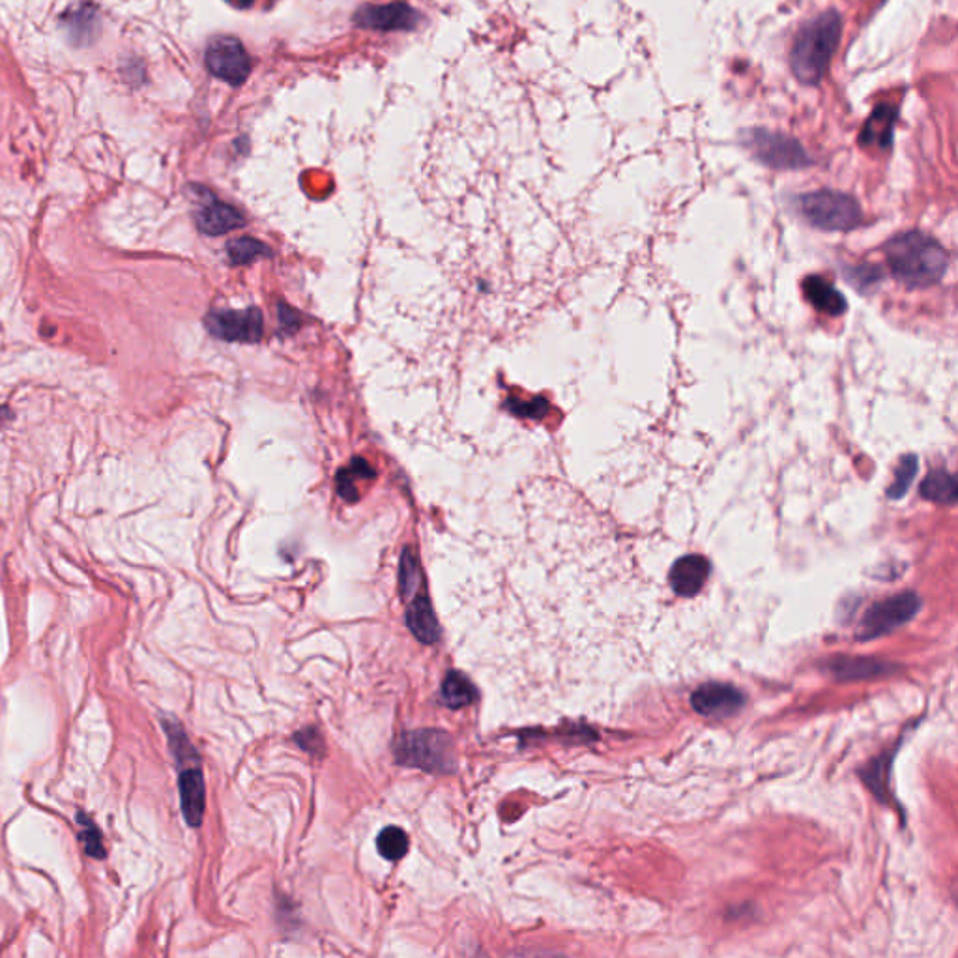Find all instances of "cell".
Wrapping results in <instances>:
<instances>
[{
	"mask_svg": "<svg viewBox=\"0 0 958 958\" xmlns=\"http://www.w3.org/2000/svg\"><path fill=\"white\" fill-rule=\"evenodd\" d=\"M919 491L925 500L951 506L957 502V479L947 470H932Z\"/></svg>",
	"mask_w": 958,
	"mask_h": 958,
	"instance_id": "2e32d148",
	"label": "cell"
},
{
	"mask_svg": "<svg viewBox=\"0 0 958 958\" xmlns=\"http://www.w3.org/2000/svg\"><path fill=\"white\" fill-rule=\"evenodd\" d=\"M77 824H79V841L83 842L85 852L94 859H103L105 857V846H103L100 828L85 813H77Z\"/></svg>",
	"mask_w": 958,
	"mask_h": 958,
	"instance_id": "d6986e66",
	"label": "cell"
},
{
	"mask_svg": "<svg viewBox=\"0 0 958 958\" xmlns=\"http://www.w3.org/2000/svg\"><path fill=\"white\" fill-rule=\"evenodd\" d=\"M444 741L446 738L438 732H416L405 738L399 756L401 760L427 770H446V764H451V753Z\"/></svg>",
	"mask_w": 958,
	"mask_h": 958,
	"instance_id": "8992f818",
	"label": "cell"
},
{
	"mask_svg": "<svg viewBox=\"0 0 958 958\" xmlns=\"http://www.w3.org/2000/svg\"><path fill=\"white\" fill-rule=\"evenodd\" d=\"M884 253L891 274L908 289H929L945 276L949 266L947 249L921 231L893 236Z\"/></svg>",
	"mask_w": 958,
	"mask_h": 958,
	"instance_id": "6da1fadb",
	"label": "cell"
},
{
	"mask_svg": "<svg viewBox=\"0 0 958 958\" xmlns=\"http://www.w3.org/2000/svg\"><path fill=\"white\" fill-rule=\"evenodd\" d=\"M478 698L474 685L466 680L463 674L451 672L442 685V700L450 708H463L472 704Z\"/></svg>",
	"mask_w": 958,
	"mask_h": 958,
	"instance_id": "ac0fdd59",
	"label": "cell"
},
{
	"mask_svg": "<svg viewBox=\"0 0 958 958\" xmlns=\"http://www.w3.org/2000/svg\"><path fill=\"white\" fill-rule=\"evenodd\" d=\"M244 216L229 204L210 199L197 214V227L204 234H225L244 227Z\"/></svg>",
	"mask_w": 958,
	"mask_h": 958,
	"instance_id": "4fadbf2b",
	"label": "cell"
},
{
	"mask_svg": "<svg viewBox=\"0 0 958 958\" xmlns=\"http://www.w3.org/2000/svg\"><path fill=\"white\" fill-rule=\"evenodd\" d=\"M897 115H899V111L893 105H880L878 109H874V113L865 122L863 131H861V139H859L861 145L876 146V148H882V150L891 145Z\"/></svg>",
	"mask_w": 958,
	"mask_h": 958,
	"instance_id": "9a60e30c",
	"label": "cell"
},
{
	"mask_svg": "<svg viewBox=\"0 0 958 958\" xmlns=\"http://www.w3.org/2000/svg\"><path fill=\"white\" fill-rule=\"evenodd\" d=\"M693 708L704 717L723 719L740 712L745 697L732 685L726 683H706L697 689L691 697Z\"/></svg>",
	"mask_w": 958,
	"mask_h": 958,
	"instance_id": "30bf717a",
	"label": "cell"
},
{
	"mask_svg": "<svg viewBox=\"0 0 958 958\" xmlns=\"http://www.w3.org/2000/svg\"><path fill=\"white\" fill-rule=\"evenodd\" d=\"M262 253H266L264 246L259 244L257 240H251V238L234 240L233 244L229 246V257L234 264L253 261L255 257H261Z\"/></svg>",
	"mask_w": 958,
	"mask_h": 958,
	"instance_id": "7402d4cb",
	"label": "cell"
},
{
	"mask_svg": "<svg viewBox=\"0 0 958 958\" xmlns=\"http://www.w3.org/2000/svg\"><path fill=\"white\" fill-rule=\"evenodd\" d=\"M712 566L702 554H687L674 562L668 573V582L678 597H695L708 582Z\"/></svg>",
	"mask_w": 958,
	"mask_h": 958,
	"instance_id": "8fae6325",
	"label": "cell"
},
{
	"mask_svg": "<svg viewBox=\"0 0 958 958\" xmlns=\"http://www.w3.org/2000/svg\"><path fill=\"white\" fill-rule=\"evenodd\" d=\"M919 609V599L912 594H902L891 597L884 603H878L865 616L863 622V639H874L882 633H887L899 625L906 624Z\"/></svg>",
	"mask_w": 958,
	"mask_h": 958,
	"instance_id": "52a82bcc",
	"label": "cell"
},
{
	"mask_svg": "<svg viewBox=\"0 0 958 958\" xmlns=\"http://www.w3.org/2000/svg\"><path fill=\"white\" fill-rule=\"evenodd\" d=\"M919 470V461L915 455H904L900 459L899 466H897V472H895V479L887 491V496L893 498V500H899L904 494L908 493L912 481H914L915 474Z\"/></svg>",
	"mask_w": 958,
	"mask_h": 958,
	"instance_id": "ffe728a7",
	"label": "cell"
},
{
	"mask_svg": "<svg viewBox=\"0 0 958 958\" xmlns=\"http://www.w3.org/2000/svg\"><path fill=\"white\" fill-rule=\"evenodd\" d=\"M803 292H805V298H807L818 311L826 313L829 317H839V315H842V313L846 311V307H848L846 298L829 283L828 279H824V277H807V279L803 281Z\"/></svg>",
	"mask_w": 958,
	"mask_h": 958,
	"instance_id": "5bb4252c",
	"label": "cell"
},
{
	"mask_svg": "<svg viewBox=\"0 0 958 958\" xmlns=\"http://www.w3.org/2000/svg\"><path fill=\"white\" fill-rule=\"evenodd\" d=\"M227 2H229V4H233L234 8H240V10L249 8V6L253 4V0H227Z\"/></svg>",
	"mask_w": 958,
	"mask_h": 958,
	"instance_id": "603a6c76",
	"label": "cell"
},
{
	"mask_svg": "<svg viewBox=\"0 0 958 958\" xmlns=\"http://www.w3.org/2000/svg\"><path fill=\"white\" fill-rule=\"evenodd\" d=\"M408 625L412 633L423 642H436L440 637L435 612L431 609L427 597H418L412 603V607L408 610Z\"/></svg>",
	"mask_w": 958,
	"mask_h": 958,
	"instance_id": "e0dca14e",
	"label": "cell"
},
{
	"mask_svg": "<svg viewBox=\"0 0 958 958\" xmlns=\"http://www.w3.org/2000/svg\"><path fill=\"white\" fill-rule=\"evenodd\" d=\"M799 210L816 229L835 233L852 231L863 219L856 199L833 189H818L801 195Z\"/></svg>",
	"mask_w": 958,
	"mask_h": 958,
	"instance_id": "3957f363",
	"label": "cell"
},
{
	"mask_svg": "<svg viewBox=\"0 0 958 958\" xmlns=\"http://www.w3.org/2000/svg\"><path fill=\"white\" fill-rule=\"evenodd\" d=\"M745 146L758 161L773 169H803L811 160L796 139L770 130H749L743 135Z\"/></svg>",
	"mask_w": 958,
	"mask_h": 958,
	"instance_id": "277c9868",
	"label": "cell"
},
{
	"mask_svg": "<svg viewBox=\"0 0 958 958\" xmlns=\"http://www.w3.org/2000/svg\"><path fill=\"white\" fill-rule=\"evenodd\" d=\"M208 330L227 341H257L262 335V315L259 309L216 311L206 319Z\"/></svg>",
	"mask_w": 958,
	"mask_h": 958,
	"instance_id": "ba28073f",
	"label": "cell"
},
{
	"mask_svg": "<svg viewBox=\"0 0 958 958\" xmlns=\"http://www.w3.org/2000/svg\"><path fill=\"white\" fill-rule=\"evenodd\" d=\"M354 21L363 29L382 30V32L412 30L416 29V25L420 23V14L405 2L369 4L356 12Z\"/></svg>",
	"mask_w": 958,
	"mask_h": 958,
	"instance_id": "9c48e42d",
	"label": "cell"
},
{
	"mask_svg": "<svg viewBox=\"0 0 958 958\" xmlns=\"http://www.w3.org/2000/svg\"><path fill=\"white\" fill-rule=\"evenodd\" d=\"M377 848L390 861L401 859L408 852L407 833L399 828H386L378 835Z\"/></svg>",
	"mask_w": 958,
	"mask_h": 958,
	"instance_id": "44dd1931",
	"label": "cell"
},
{
	"mask_svg": "<svg viewBox=\"0 0 958 958\" xmlns=\"http://www.w3.org/2000/svg\"><path fill=\"white\" fill-rule=\"evenodd\" d=\"M182 813L191 828H199L204 816V779L197 766L182 768L178 775Z\"/></svg>",
	"mask_w": 958,
	"mask_h": 958,
	"instance_id": "7c38bea8",
	"label": "cell"
},
{
	"mask_svg": "<svg viewBox=\"0 0 958 958\" xmlns=\"http://www.w3.org/2000/svg\"><path fill=\"white\" fill-rule=\"evenodd\" d=\"M206 68L221 81L238 87L251 72V62L240 40L233 36H219L206 49Z\"/></svg>",
	"mask_w": 958,
	"mask_h": 958,
	"instance_id": "5b68a950",
	"label": "cell"
},
{
	"mask_svg": "<svg viewBox=\"0 0 958 958\" xmlns=\"http://www.w3.org/2000/svg\"><path fill=\"white\" fill-rule=\"evenodd\" d=\"M841 29V15L831 10L799 30L790 53V66L799 83L814 87L824 79L841 42Z\"/></svg>",
	"mask_w": 958,
	"mask_h": 958,
	"instance_id": "7a4b0ae2",
	"label": "cell"
}]
</instances>
